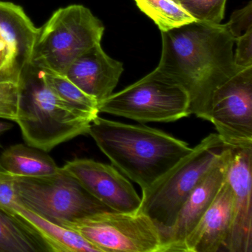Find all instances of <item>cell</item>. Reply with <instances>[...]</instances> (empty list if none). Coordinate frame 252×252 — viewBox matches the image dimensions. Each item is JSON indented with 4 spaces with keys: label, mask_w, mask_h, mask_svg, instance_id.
Segmentation results:
<instances>
[{
    "label": "cell",
    "mask_w": 252,
    "mask_h": 252,
    "mask_svg": "<svg viewBox=\"0 0 252 252\" xmlns=\"http://www.w3.org/2000/svg\"><path fill=\"white\" fill-rule=\"evenodd\" d=\"M161 38L156 70L187 93L190 113L205 119L215 90L242 69L234 63L235 39L226 25L199 21L161 32Z\"/></svg>",
    "instance_id": "1"
},
{
    "label": "cell",
    "mask_w": 252,
    "mask_h": 252,
    "mask_svg": "<svg viewBox=\"0 0 252 252\" xmlns=\"http://www.w3.org/2000/svg\"><path fill=\"white\" fill-rule=\"evenodd\" d=\"M88 134L113 166L144 190L192 150L188 144L150 126L97 116Z\"/></svg>",
    "instance_id": "2"
},
{
    "label": "cell",
    "mask_w": 252,
    "mask_h": 252,
    "mask_svg": "<svg viewBox=\"0 0 252 252\" xmlns=\"http://www.w3.org/2000/svg\"><path fill=\"white\" fill-rule=\"evenodd\" d=\"M94 119L58 96L36 67L31 65L23 73L15 122L29 145L48 153L62 143L88 133Z\"/></svg>",
    "instance_id": "3"
},
{
    "label": "cell",
    "mask_w": 252,
    "mask_h": 252,
    "mask_svg": "<svg viewBox=\"0 0 252 252\" xmlns=\"http://www.w3.org/2000/svg\"><path fill=\"white\" fill-rule=\"evenodd\" d=\"M227 147L217 133L209 134L149 188L142 190L138 210L157 226L163 243L183 205Z\"/></svg>",
    "instance_id": "4"
},
{
    "label": "cell",
    "mask_w": 252,
    "mask_h": 252,
    "mask_svg": "<svg viewBox=\"0 0 252 252\" xmlns=\"http://www.w3.org/2000/svg\"><path fill=\"white\" fill-rule=\"evenodd\" d=\"M102 23L82 5L60 8L39 29L31 65L64 75L81 54L101 43Z\"/></svg>",
    "instance_id": "5"
},
{
    "label": "cell",
    "mask_w": 252,
    "mask_h": 252,
    "mask_svg": "<svg viewBox=\"0 0 252 252\" xmlns=\"http://www.w3.org/2000/svg\"><path fill=\"white\" fill-rule=\"evenodd\" d=\"M12 177L17 203L64 228L79 220L112 211L63 169L45 176Z\"/></svg>",
    "instance_id": "6"
},
{
    "label": "cell",
    "mask_w": 252,
    "mask_h": 252,
    "mask_svg": "<svg viewBox=\"0 0 252 252\" xmlns=\"http://www.w3.org/2000/svg\"><path fill=\"white\" fill-rule=\"evenodd\" d=\"M99 113L147 122H172L191 115L189 98L179 85L158 70L122 91L112 94L98 105Z\"/></svg>",
    "instance_id": "7"
},
{
    "label": "cell",
    "mask_w": 252,
    "mask_h": 252,
    "mask_svg": "<svg viewBox=\"0 0 252 252\" xmlns=\"http://www.w3.org/2000/svg\"><path fill=\"white\" fill-rule=\"evenodd\" d=\"M67 228L79 233L100 252H163L161 234L141 211H108L79 220Z\"/></svg>",
    "instance_id": "8"
},
{
    "label": "cell",
    "mask_w": 252,
    "mask_h": 252,
    "mask_svg": "<svg viewBox=\"0 0 252 252\" xmlns=\"http://www.w3.org/2000/svg\"><path fill=\"white\" fill-rule=\"evenodd\" d=\"M204 120L226 147H252V67L241 69L212 94Z\"/></svg>",
    "instance_id": "9"
},
{
    "label": "cell",
    "mask_w": 252,
    "mask_h": 252,
    "mask_svg": "<svg viewBox=\"0 0 252 252\" xmlns=\"http://www.w3.org/2000/svg\"><path fill=\"white\" fill-rule=\"evenodd\" d=\"M62 169L112 211L134 212L139 209L141 197L132 184L113 165L92 159L76 158L67 161Z\"/></svg>",
    "instance_id": "10"
},
{
    "label": "cell",
    "mask_w": 252,
    "mask_h": 252,
    "mask_svg": "<svg viewBox=\"0 0 252 252\" xmlns=\"http://www.w3.org/2000/svg\"><path fill=\"white\" fill-rule=\"evenodd\" d=\"M252 147L233 149L226 179L232 189L233 216L225 252H252Z\"/></svg>",
    "instance_id": "11"
},
{
    "label": "cell",
    "mask_w": 252,
    "mask_h": 252,
    "mask_svg": "<svg viewBox=\"0 0 252 252\" xmlns=\"http://www.w3.org/2000/svg\"><path fill=\"white\" fill-rule=\"evenodd\" d=\"M232 151L231 147L224 148L220 157L187 197L163 243V252H183L187 236L212 204L226 179Z\"/></svg>",
    "instance_id": "12"
},
{
    "label": "cell",
    "mask_w": 252,
    "mask_h": 252,
    "mask_svg": "<svg viewBox=\"0 0 252 252\" xmlns=\"http://www.w3.org/2000/svg\"><path fill=\"white\" fill-rule=\"evenodd\" d=\"M123 71V63L109 57L99 43L77 57L64 76L98 105L113 94Z\"/></svg>",
    "instance_id": "13"
},
{
    "label": "cell",
    "mask_w": 252,
    "mask_h": 252,
    "mask_svg": "<svg viewBox=\"0 0 252 252\" xmlns=\"http://www.w3.org/2000/svg\"><path fill=\"white\" fill-rule=\"evenodd\" d=\"M233 199L232 189L225 179L212 204L186 238L183 252L224 251L231 231Z\"/></svg>",
    "instance_id": "14"
},
{
    "label": "cell",
    "mask_w": 252,
    "mask_h": 252,
    "mask_svg": "<svg viewBox=\"0 0 252 252\" xmlns=\"http://www.w3.org/2000/svg\"><path fill=\"white\" fill-rule=\"evenodd\" d=\"M39 29L20 5L0 1V33L22 74L30 67Z\"/></svg>",
    "instance_id": "15"
},
{
    "label": "cell",
    "mask_w": 252,
    "mask_h": 252,
    "mask_svg": "<svg viewBox=\"0 0 252 252\" xmlns=\"http://www.w3.org/2000/svg\"><path fill=\"white\" fill-rule=\"evenodd\" d=\"M0 252H54L50 243L29 221L0 207Z\"/></svg>",
    "instance_id": "16"
},
{
    "label": "cell",
    "mask_w": 252,
    "mask_h": 252,
    "mask_svg": "<svg viewBox=\"0 0 252 252\" xmlns=\"http://www.w3.org/2000/svg\"><path fill=\"white\" fill-rule=\"evenodd\" d=\"M0 164L13 176H45L62 170L47 152L29 144L8 147L0 156Z\"/></svg>",
    "instance_id": "17"
},
{
    "label": "cell",
    "mask_w": 252,
    "mask_h": 252,
    "mask_svg": "<svg viewBox=\"0 0 252 252\" xmlns=\"http://www.w3.org/2000/svg\"><path fill=\"white\" fill-rule=\"evenodd\" d=\"M10 211L33 225L50 243L54 252H100L79 233L47 220L17 201Z\"/></svg>",
    "instance_id": "18"
},
{
    "label": "cell",
    "mask_w": 252,
    "mask_h": 252,
    "mask_svg": "<svg viewBox=\"0 0 252 252\" xmlns=\"http://www.w3.org/2000/svg\"><path fill=\"white\" fill-rule=\"evenodd\" d=\"M160 32H166L196 21L176 0H135Z\"/></svg>",
    "instance_id": "19"
},
{
    "label": "cell",
    "mask_w": 252,
    "mask_h": 252,
    "mask_svg": "<svg viewBox=\"0 0 252 252\" xmlns=\"http://www.w3.org/2000/svg\"><path fill=\"white\" fill-rule=\"evenodd\" d=\"M38 70L45 83L58 96L76 110L94 119L98 116V102L87 95L65 76L41 69Z\"/></svg>",
    "instance_id": "20"
},
{
    "label": "cell",
    "mask_w": 252,
    "mask_h": 252,
    "mask_svg": "<svg viewBox=\"0 0 252 252\" xmlns=\"http://www.w3.org/2000/svg\"><path fill=\"white\" fill-rule=\"evenodd\" d=\"M196 20L220 24L225 14L226 0H176Z\"/></svg>",
    "instance_id": "21"
},
{
    "label": "cell",
    "mask_w": 252,
    "mask_h": 252,
    "mask_svg": "<svg viewBox=\"0 0 252 252\" xmlns=\"http://www.w3.org/2000/svg\"><path fill=\"white\" fill-rule=\"evenodd\" d=\"M225 25L234 39L252 28V1H250L244 8L234 11L229 21Z\"/></svg>",
    "instance_id": "22"
},
{
    "label": "cell",
    "mask_w": 252,
    "mask_h": 252,
    "mask_svg": "<svg viewBox=\"0 0 252 252\" xmlns=\"http://www.w3.org/2000/svg\"><path fill=\"white\" fill-rule=\"evenodd\" d=\"M234 63L240 68L252 67V28L235 39Z\"/></svg>",
    "instance_id": "23"
},
{
    "label": "cell",
    "mask_w": 252,
    "mask_h": 252,
    "mask_svg": "<svg viewBox=\"0 0 252 252\" xmlns=\"http://www.w3.org/2000/svg\"><path fill=\"white\" fill-rule=\"evenodd\" d=\"M17 201L13 177L8 172L0 176V207L10 211Z\"/></svg>",
    "instance_id": "24"
},
{
    "label": "cell",
    "mask_w": 252,
    "mask_h": 252,
    "mask_svg": "<svg viewBox=\"0 0 252 252\" xmlns=\"http://www.w3.org/2000/svg\"><path fill=\"white\" fill-rule=\"evenodd\" d=\"M7 67L15 69V70H18L20 73H21L14 64L11 50H10L8 43L0 33V69Z\"/></svg>",
    "instance_id": "25"
},
{
    "label": "cell",
    "mask_w": 252,
    "mask_h": 252,
    "mask_svg": "<svg viewBox=\"0 0 252 252\" xmlns=\"http://www.w3.org/2000/svg\"><path fill=\"white\" fill-rule=\"evenodd\" d=\"M14 127V125L10 122H0V136L6 132V131L10 130ZM0 148H2V145L0 144Z\"/></svg>",
    "instance_id": "26"
},
{
    "label": "cell",
    "mask_w": 252,
    "mask_h": 252,
    "mask_svg": "<svg viewBox=\"0 0 252 252\" xmlns=\"http://www.w3.org/2000/svg\"><path fill=\"white\" fill-rule=\"evenodd\" d=\"M5 172H7L6 171L2 168V165L0 164V176H2Z\"/></svg>",
    "instance_id": "27"
}]
</instances>
